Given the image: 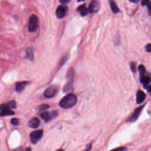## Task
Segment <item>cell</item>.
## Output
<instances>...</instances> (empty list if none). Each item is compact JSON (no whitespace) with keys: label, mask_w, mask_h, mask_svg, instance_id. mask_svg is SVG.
Instances as JSON below:
<instances>
[{"label":"cell","mask_w":151,"mask_h":151,"mask_svg":"<svg viewBox=\"0 0 151 151\" xmlns=\"http://www.w3.org/2000/svg\"><path fill=\"white\" fill-rule=\"evenodd\" d=\"M77 102V97L73 93H69L65 96L60 102V106L63 109H69L76 105Z\"/></svg>","instance_id":"6da1fadb"},{"label":"cell","mask_w":151,"mask_h":151,"mask_svg":"<svg viewBox=\"0 0 151 151\" xmlns=\"http://www.w3.org/2000/svg\"><path fill=\"white\" fill-rule=\"evenodd\" d=\"M39 28V19L37 16L32 14L30 16L28 24V31L30 32H36Z\"/></svg>","instance_id":"7a4b0ae2"},{"label":"cell","mask_w":151,"mask_h":151,"mask_svg":"<svg viewBox=\"0 0 151 151\" xmlns=\"http://www.w3.org/2000/svg\"><path fill=\"white\" fill-rule=\"evenodd\" d=\"M59 112L54 110L52 112H43L40 114V117L46 122H48L57 116Z\"/></svg>","instance_id":"3957f363"},{"label":"cell","mask_w":151,"mask_h":151,"mask_svg":"<svg viewBox=\"0 0 151 151\" xmlns=\"http://www.w3.org/2000/svg\"><path fill=\"white\" fill-rule=\"evenodd\" d=\"M43 135V130H37L32 132L30 135V141L32 143L36 145L38 143V142L40 141V140L41 139Z\"/></svg>","instance_id":"277c9868"},{"label":"cell","mask_w":151,"mask_h":151,"mask_svg":"<svg viewBox=\"0 0 151 151\" xmlns=\"http://www.w3.org/2000/svg\"><path fill=\"white\" fill-rule=\"evenodd\" d=\"M59 92V88L57 86L53 85L48 88L44 93V96L46 98L50 99L54 97Z\"/></svg>","instance_id":"5b68a950"},{"label":"cell","mask_w":151,"mask_h":151,"mask_svg":"<svg viewBox=\"0 0 151 151\" xmlns=\"http://www.w3.org/2000/svg\"><path fill=\"white\" fill-rule=\"evenodd\" d=\"M68 12V7L65 5H61L58 6L56 9V14L57 17L59 19L64 18Z\"/></svg>","instance_id":"8992f818"},{"label":"cell","mask_w":151,"mask_h":151,"mask_svg":"<svg viewBox=\"0 0 151 151\" xmlns=\"http://www.w3.org/2000/svg\"><path fill=\"white\" fill-rule=\"evenodd\" d=\"M145 105H143L142 106H140L139 108H138L137 109H136L134 111V112L132 113V114L129 117V118L127 119V122H134L137 121V119L139 118V117L143 110V109L144 108V106Z\"/></svg>","instance_id":"52a82bcc"},{"label":"cell","mask_w":151,"mask_h":151,"mask_svg":"<svg viewBox=\"0 0 151 151\" xmlns=\"http://www.w3.org/2000/svg\"><path fill=\"white\" fill-rule=\"evenodd\" d=\"M100 9V3L97 0H93L92 1L89 7V12L90 14L93 13H96L99 11Z\"/></svg>","instance_id":"ba28073f"},{"label":"cell","mask_w":151,"mask_h":151,"mask_svg":"<svg viewBox=\"0 0 151 151\" xmlns=\"http://www.w3.org/2000/svg\"><path fill=\"white\" fill-rule=\"evenodd\" d=\"M30 83L26 81H20V82H16L15 87V91L19 93H21L23 92L25 88Z\"/></svg>","instance_id":"9c48e42d"},{"label":"cell","mask_w":151,"mask_h":151,"mask_svg":"<svg viewBox=\"0 0 151 151\" xmlns=\"http://www.w3.org/2000/svg\"><path fill=\"white\" fill-rule=\"evenodd\" d=\"M16 102L14 100H12L8 103H6L0 105V110L3 109H12L16 108Z\"/></svg>","instance_id":"30bf717a"},{"label":"cell","mask_w":151,"mask_h":151,"mask_svg":"<svg viewBox=\"0 0 151 151\" xmlns=\"http://www.w3.org/2000/svg\"><path fill=\"white\" fill-rule=\"evenodd\" d=\"M28 125L29 127L32 129H36L40 126V121L37 117H33L29 121Z\"/></svg>","instance_id":"8fae6325"},{"label":"cell","mask_w":151,"mask_h":151,"mask_svg":"<svg viewBox=\"0 0 151 151\" xmlns=\"http://www.w3.org/2000/svg\"><path fill=\"white\" fill-rule=\"evenodd\" d=\"M73 80H68L63 87V91L64 93L70 92L73 90Z\"/></svg>","instance_id":"7c38bea8"},{"label":"cell","mask_w":151,"mask_h":151,"mask_svg":"<svg viewBox=\"0 0 151 151\" xmlns=\"http://www.w3.org/2000/svg\"><path fill=\"white\" fill-rule=\"evenodd\" d=\"M145 98H146L145 93L142 90H139L137 92V103L138 104L142 103L145 100Z\"/></svg>","instance_id":"4fadbf2b"},{"label":"cell","mask_w":151,"mask_h":151,"mask_svg":"<svg viewBox=\"0 0 151 151\" xmlns=\"http://www.w3.org/2000/svg\"><path fill=\"white\" fill-rule=\"evenodd\" d=\"M140 81H141V83L143 85V87L145 89H147L150 86L149 83L150 81V79L149 76H146L145 75L143 77H141Z\"/></svg>","instance_id":"5bb4252c"},{"label":"cell","mask_w":151,"mask_h":151,"mask_svg":"<svg viewBox=\"0 0 151 151\" xmlns=\"http://www.w3.org/2000/svg\"><path fill=\"white\" fill-rule=\"evenodd\" d=\"M77 11L79 12V14L84 17V16H86L88 15V14L89 13V11H88V9L86 8V6L85 4H83L81 6H80L77 9Z\"/></svg>","instance_id":"9a60e30c"},{"label":"cell","mask_w":151,"mask_h":151,"mask_svg":"<svg viewBox=\"0 0 151 151\" xmlns=\"http://www.w3.org/2000/svg\"><path fill=\"white\" fill-rule=\"evenodd\" d=\"M109 4L111 10L113 13L117 14L119 12V8L118 7H117L116 3L114 1V0H109Z\"/></svg>","instance_id":"2e32d148"},{"label":"cell","mask_w":151,"mask_h":151,"mask_svg":"<svg viewBox=\"0 0 151 151\" xmlns=\"http://www.w3.org/2000/svg\"><path fill=\"white\" fill-rule=\"evenodd\" d=\"M15 113L11 109H3L0 110V116H6L14 114Z\"/></svg>","instance_id":"e0dca14e"},{"label":"cell","mask_w":151,"mask_h":151,"mask_svg":"<svg viewBox=\"0 0 151 151\" xmlns=\"http://www.w3.org/2000/svg\"><path fill=\"white\" fill-rule=\"evenodd\" d=\"M27 59H28L29 60H31V61H32L33 60H34V53H33V50H32V48L31 47H30L28 48L27 50Z\"/></svg>","instance_id":"ac0fdd59"},{"label":"cell","mask_w":151,"mask_h":151,"mask_svg":"<svg viewBox=\"0 0 151 151\" xmlns=\"http://www.w3.org/2000/svg\"><path fill=\"white\" fill-rule=\"evenodd\" d=\"M74 70L73 68H70L68 72H67V74H66V79L68 80H73V77H74Z\"/></svg>","instance_id":"d6986e66"},{"label":"cell","mask_w":151,"mask_h":151,"mask_svg":"<svg viewBox=\"0 0 151 151\" xmlns=\"http://www.w3.org/2000/svg\"><path fill=\"white\" fill-rule=\"evenodd\" d=\"M138 70L139 72V74L141 77H143L146 75V70L144 66L140 65L138 68Z\"/></svg>","instance_id":"ffe728a7"},{"label":"cell","mask_w":151,"mask_h":151,"mask_svg":"<svg viewBox=\"0 0 151 151\" xmlns=\"http://www.w3.org/2000/svg\"><path fill=\"white\" fill-rule=\"evenodd\" d=\"M50 108V106L47 105V104H43V105H41V106H39V110L40 111H44Z\"/></svg>","instance_id":"44dd1931"},{"label":"cell","mask_w":151,"mask_h":151,"mask_svg":"<svg viewBox=\"0 0 151 151\" xmlns=\"http://www.w3.org/2000/svg\"><path fill=\"white\" fill-rule=\"evenodd\" d=\"M11 124H12L14 126H17L19 125L20 121H19V119L17 118H13L11 119Z\"/></svg>","instance_id":"7402d4cb"},{"label":"cell","mask_w":151,"mask_h":151,"mask_svg":"<svg viewBox=\"0 0 151 151\" xmlns=\"http://www.w3.org/2000/svg\"><path fill=\"white\" fill-rule=\"evenodd\" d=\"M127 149L125 147H119V148H115L114 149H112L110 151H126Z\"/></svg>","instance_id":"603a6c76"},{"label":"cell","mask_w":151,"mask_h":151,"mask_svg":"<svg viewBox=\"0 0 151 151\" xmlns=\"http://www.w3.org/2000/svg\"><path fill=\"white\" fill-rule=\"evenodd\" d=\"M130 69L133 73L136 72V63L135 62H132L130 63Z\"/></svg>","instance_id":"cb8c5ba5"},{"label":"cell","mask_w":151,"mask_h":151,"mask_svg":"<svg viewBox=\"0 0 151 151\" xmlns=\"http://www.w3.org/2000/svg\"><path fill=\"white\" fill-rule=\"evenodd\" d=\"M145 50L148 53H150L151 51V46L150 44H148L146 46H145Z\"/></svg>","instance_id":"d4e9b609"},{"label":"cell","mask_w":151,"mask_h":151,"mask_svg":"<svg viewBox=\"0 0 151 151\" xmlns=\"http://www.w3.org/2000/svg\"><path fill=\"white\" fill-rule=\"evenodd\" d=\"M149 3H150V0H142V3H141V5L142 6H147Z\"/></svg>","instance_id":"484cf974"},{"label":"cell","mask_w":151,"mask_h":151,"mask_svg":"<svg viewBox=\"0 0 151 151\" xmlns=\"http://www.w3.org/2000/svg\"><path fill=\"white\" fill-rule=\"evenodd\" d=\"M92 144L91 143H89V144L88 145V146H86L85 150H84V151H90V150H91V149H92Z\"/></svg>","instance_id":"4316f807"},{"label":"cell","mask_w":151,"mask_h":151,"mask_svg":"<svg viewBox=\"0 0 151 151\" xmlns=\"http://www.w3.org/2000/svg\"><path fill=\"white\" fill-rule=\"evenodd\" d=\"M70 0H60V3L62 4H66L70 2Z\"/></svg>","instance_id":"83f0119b"},{"label":"cell","mask_w":151,"mask_h":151,"mask_svg":"<svg viewBox=\"0 0 151 151\" xmlns=\"http://www.w3.org/2000/svg\"><path fill=\"white\" fill-rule=\"evenodd\" d=\"M141 1V0H129V1L132 3H134V4H137L138 3L139 1Z\"/></svg>","instance_id":"f1b7e54d"},{"label":"cell","mask_w":151,"mask_h":151,"mask_svg":"<svg viewBox=\"0 0 151 151\" xmlns=\"http://www.w3.org/2000/svg\"><path fill=\"white\" fill-rule=\"evenodd\" d=\"M26 151H31V148H27L26 149Z\"/></svg>","instance_id":"f546056e"},{"label":"cell","mask_w":151,"mask_h":151,"mask_svg":"<svg viewBox=\"0 0 151 151\" xmlns=\"http://www.w3.org/2000/svg\"><path fill=\"white\" fill-rule=\"evenodd\" d=\"M77 1L78 2H81V1H85V0H77Z\"/></svg>","instance_id":"4dcf8cb0"},{"label":"cell","mask_w":151,"mask_h":151,"mask_svg":"<svg viewBox=\"0 0 151 151\" xmlns=\"http://www.w3.org/2000/svg\"><path fill=\"white\" fill-rule=\"evenodd\" d=\"M57 151H64L63 149H59L58 150H57Z\"/></svg>","instance_id":"1f68e13d"}]
</instances>
